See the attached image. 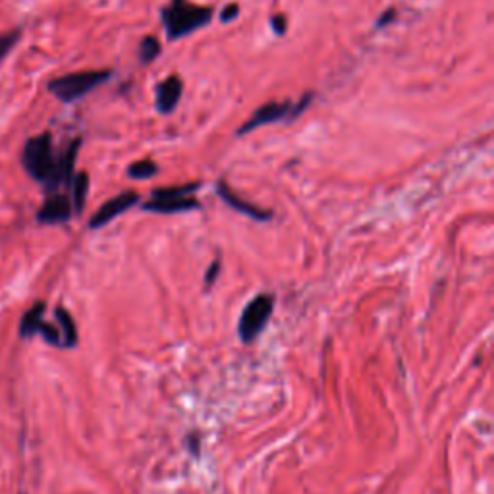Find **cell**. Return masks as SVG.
Here are the masks:
<instances>
[{
    "mask_svg": "<svg viewBox=\"0 0 494 494\" xmlns=\"http://www.w3.org/2000/svg\"><path fill=\"white\" fill-rule=\"evenodd\" d=\"M211 20L213 10L190 4L188 0H172V4L163 10V24L166 27L168 39L172 41L203 27Z\"/></svg>",
    "mask_w": 494,
    "mask_h": 494,
    "instance_id": "obj_1",
    "label": "cell"
},
{
    "mask_svg": "<svg viewBox=\"0 0 494 494\" xmlns=\"http://www.w3.org/2000/svg\"><path fill=\"white\" fill-rule=\"evenodd\" d=\"M57 158L52 151V137L49 132L39 133L31 140H27L22 151V165L33 180L45 184V190L52 181L57 170Z\"/></svg>",
    "mask_w": 494,
    "mask_h": 494,
    "instance_id": "obj_2",
    "label": "cell"
},
{
    "mask_svg": "<svg viewBox=\"0 0 494 494\" xmlns=\"http://www.w3.org/2000/svg\"><path fill=\"white\" fill-rule=\"evenodd\" d=\"M110 70H87V72H74V74L60 75L49 82V91L62 103H74L85 97L89 91L99 87L100 83L110 80Z\"/></svg>",
    "mask_w": 494,
    "mask_h": 494,
    "instance_id": "obj_3",
    "label": "cell"
},
{
    "mask_svg": "<svg viewBox=\"0 0 494 494\" xmlns=\"http://www.w3.org/2000/svg\"><path fill=\"white\" fill-rule=\"evenodd\" d=\"M272 307H274V299L269 294H261V296L253 297L249 304L246 305L244 313L239 317V338L244 342H251L255 340L263 329L267 327V322L271 319Z\"/></svg>",
    "mask_w": 494,
    "mask_h": 494,
    "instance_id": "obj_4",
    "label": "cell"
},
{
    "mask_svg": "<svg viewBox=\"0 0 494 494\" xmlns=\"http://www.w3.org/2000/svg\"><path fill=\"white\" fill-rule=\"evenodd\" d=\"M137 201H140V195H137L135 191H123L120 195H116V197H112L110 201H107L97 213L91 216L89 226L93 230L107 226L110 220H114L118 214H122L126 213L128 209H132Z\"/></svg>",
    "mask_w": 494,
    "mask_h": 494,
    "instance_id": "obj_5",
    "label": "cell"
},
{
    "mask_svg": "<svg viewBox=\"0 0 494 494\" xmlns=\"http://www.w3.org/2000/svg\"><path fill=\"white\" fill-rule=\"evenodd\" d=\"M292 112H294V105L292 103H269L263 105L261 108H257L255 114L251 116L241 128H239V135H244L247 132H253L255 128H261L264 123H272L276 120H292Z\"/></svg>",
    "mask_w": 494,
    "mask_h": 494,
    "instance_id": "obj_6",
    "label": "cell"
},
{
    "mask_svg": "<svg viewBox=\"0 0 494 494\" xmlns=\"http://www.w3.org/2000/svg\"><path fill=\"white\" fill-rule=\"evenodd\" d=\"M72 201L64 193H50L49 199L43 203L41 211L37 213V220L43 224H60L70 220L72 216Z\"/></svg>",
    "mask_w": 494,
    "mask_h": 494,
    "instance_id": "obj_7",
    "label": "cell"
},
{
    "mask_svg": "<svg viewBox=\"0 0 494 494\" xmlns=\"http://www.w3.org/2000/svg\"><path fill=\"white\" fill-rule=\"evenodd\" d=\"M80 145H82V140H74L70 145H68L66 151L57 158V170H54L52 181H50L49 188H47L49 193H57V190L60 188V186H70V184H72V178H74L75 157H77Z\"/></svg>",
    "mask_w": 494,
    "mask_h": 494,
    "instance_id": "obj_8",
    "label": "cell"
},
{
    "mask_svg": "<svg viewBox=\"0 0 494 494\" xmlns=\"http://www.w3.org/2000/svg\"><path fill=\"white\" fill-rule=\"evenodd\" d=\"M184 83L178 75H170L157 87V108L163 114L172 112L176 105L180 103Z\"/></svg>",
    "mask_w": 494,
    "mask_h": 494,
    "instance_id": "obj_9",
    "label": "cell"
},
{
    "mask_svg": "<svg viewBox=\"0 0 494 494\" xmlns=\"http://www.w3.org/2000/svg\"><path fill=\"white\" fill-rule=\"evenodd\" d=\"M218 195L223 197L226 205H230L232 209H236V211L247 214V216H251V218H255V220H261V223H263V220L272 218L271 211H263V209H259V207L251 205V203H247L244 199H239L238 195L226 186V181H220V184H218Z\"/></svg>",
    "mask_w": 494,
    "mask_h": 494,
    "instance_id": "obj_10",
    "label": "cell"
},
{
    "mask_svg": "<svg viewBox=\"0 0 494 494\" xmlns=\"http://www.w3.org/2000/svg\"><path fill=\"white\" fill-rule=\"evenodd\" d=\"M199 203L193 197H176V199H155L147 201L143 209L151 211V213H160V214H174V213H184V211H193L197 209Z\"/></svg>",
    "mask_w": 494,
    "mask_h": 494,
    "instance_id": "obj_11",
    "label": "cell"
},
{
    "mask_svg": "<svg viewBox=\"0 0 494 494\" xmlns=\"http://www.w3.org/2000/svg\"><path fill=\"white\" fill-rule=\"evenodd\" d=\"M43 313H45V304L39 301V304H35L33 307L24 315L22 324H20V334H22V338H29L37 334V330H39L43 322Z\"/></svg>",
    "mask_w": 494,
    "mask_h": 494,
    "instance_id": "obj_12",
    "label": "cell"
},
{
    "mask_svg": "<svg viewBox=\"0 0 494 494\" xmlns=\"http://www.w3.org/2000/svg\"><path fill=\"white\" fill-rule=\"evenodd\" d=\"M72 207L77 214L82 213L85 207V199H87V191H89V176L87 172L75 174L72 178Z\"/></svg>",
    "mask_w": 494,
    "mask_h": 494,
    "instance_id": "obj_13",
    "label": "cell"
},
{
    "mask_svg": "<svg viewBox=\"0 0 494 494\" xmlns=\"http://www.w3.org/2000/svg\"><path fill=\"white\" fill-rule=\"evenodd\" d=\"M57 319L62 324V346L64 347H74L77 344V330H75L74 319L70 317L64 307H57Z\"/></svg>",
    "mask_w": 494,
    "mask_h": 494,
    "instance_id": "obj_14",
    "label": "cell"
},
{
    "mask_svg": "<svg viewBox=\"0 0 494 494\" xmlns=\"http://www.w3.org/2000/svg\"><path fill=\"white\" fill-rule=\"evenodd\" d=\"M158 172V166L153 160H137L128 168V176L133 180H147Z\"/></svg>",
    "mask_w": 494,
    "mask_h": 494,
    "instance_id": "obj_15",
    "label": "cell"
},
{
    "mask_svg": "<svg viewBox=\"0 0 494 494\" xmlns=\"http://www.w3.org/2000/svg\"><path fill=\"white\" fill-rule=\"evenodd\" d=\"M199 184H186V186H178V188H160V190L153 191L155 199H176V197H188L190 193L197 190Z\"/></svg>",
    "mask_w": 494,
    "mask_h": 494,
    "instance_id": "obj_16",
    "label": "cell"
},
{
    "mask_svg": "<svg viewBox=\"0 0 494 494\" xmlns=\"http://www.w3.org/2000/svg\"><path fill=\"white\" fill-rule=\"evenodd\" d=\"M160 54V45L155 37H145L140 45V57L143 64H149L153 62L155 58Z\"/></svg>",
    "mask_w": 494,
    "mask_h": 494,
    "instance_id": "obj_17",
    "label": "cell"
},
{
    "mask_svg": "<svg viewBox=\"0 0 494 494\" xmlns=\"http://www.w3.org/2000/svg\"><path fill=\"white\" fill-rule=\"evenodd\" d=\"M20 37H22V31L20 29H12V31H8V33H2L0 35V60L8 54L10 50L16 47V43L20 41Z\"/></svg>",
    "mask_w": 494,
    "mask_h": 494,
    "instance_id": "obj_18",
    "label": "cell"
},
{
    "mask_svg": "<svg viewBox=\"0 0 494 494\" xmlns=\"http://www.w3.org/2000/svg\"><path fill=\"white\" fill-rule=\"evenodd\" d=\"M37 334H41L49 344H54V346H62V334H60V330L54 329L52 324H49V322H41V327H39V330H37Z\"/></svg>",
    "mask_w": 494,
    "mask_h": 494,
    "instance_id": "obj_19",
    "label": "cell"
},
{
    "mask_svg": "<svg viewBox=\"0 0 494 494\" xmlns=\"http://www.w3.org/2000/svg\"><path fill=\"white\" fill-rule=\"evenodd\" d=\"M272 29H274V33L276 35H284V31H286V17L282 16V14H276V16H272Z\"/></svg>",
    "mask_w": 494,
    "mask_h": 494,
    "instance_id": "obj_20",
    "label": "cell"
},
{
    "mask_svg": "<svg viewBox=\"0 0 494 494\" xmlns=\"http://www.w3.org/2000/svg\"><path fill=\"white\" fill-rule=\"evenodd\" d=\"M218 269H220V263H218V261H214V263L211 264V267H209V272L205 274V286H207V288H209V286H211V284L214 282V278L218 276Z\"/></svg>",
    "mask_w": 494,
    "mask_h": 494,
    "instance_id": "obj_21",
    "label": "cell"
},
{
    "mask_svg": "<svg viewBox=\"0 0 494 494\" xmlns=\"http://www.w3.org/2000/svg\"><path fill=\"white\" fill-rule=\"evenodd\" d=\"M238 12H239L238 4H230V6H226V8L223 10V14H220V20H223L224 24H226V22H230V20H234V17L238 16Z\"/></svg>",
    "mask_w": 494,
    "mask_h": 494,
    "instance_id": "obj_22",
    "label": "cell"
},
{
    "mask_svg": "<svg viewBox=\"0 0 494 494\" xmlns=\"http://www.w3.org/2000/svg\"><path fill=\"white\" fill-rule=\"evenodd\" d=\"M394 14H396V12L392 8L388 10V12H384V14L380 16L379 22H377V27H384L387 24H390V22L394 20Z\"/></svg>",
    "mask_w": 494,
    "mask_h": 494,
    "instance_id": "obj_23",
    "label": "cell"
},
{
    "mask_svg": "<svg viewBox=\"0 0 494 494\" xmlns=\"http://www.w3.org/2000/svg\"><path fill=\"white\" fill-rule=\"evenodd\" d=\"M190 440H191V442H190V450H191V454H197V452H199V448H197V438H195V437H191Z\"/></svg>",
    "mask_w": 494,
    "mask_h": 494,
    "instance_id": "obj_24",
    "label": "cell"
}]
</instances>
